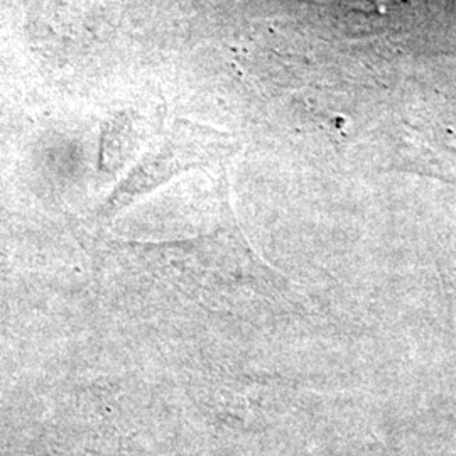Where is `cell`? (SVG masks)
I'll return each mask as SVG.
<instances>
[{
    "mask_svg": "<svg viewBox=\"0 0 456 456\" xmlns=\"http://www.w3.org/2000/svg\"><path fill=\"white\" fill-rule=\"evenodd\" d=\"M235 149L232 135L225 132L178 120L156 149L132 171L131 178L120 186L117 200L124 203L180 171L225 159Z\"/></svg>",
    "mask_w": 456,
    "mask_h": 456,
    "instance_id": "1",
    "label": "cell"
}]
</instances>
